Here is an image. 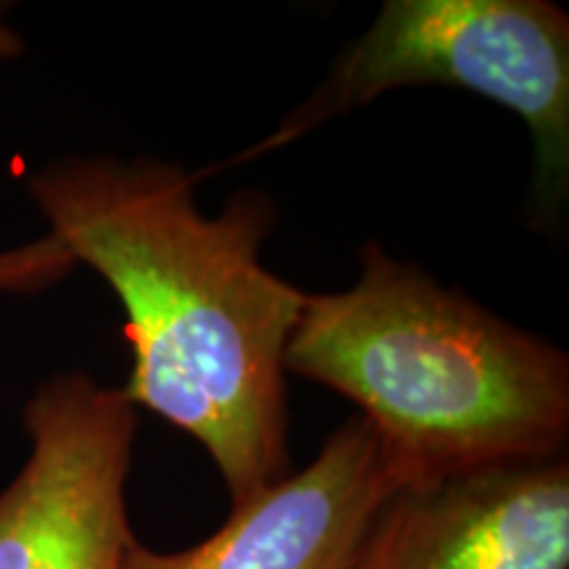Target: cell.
Segmentation results:
<instances>
[{"instance_id":"obj_1","label":"cell","mask_w":569,"mask_h":569,"mask_svg":"<svg viewBox=\"0 0 569 569\" xmlns=\"http://www.w3.org/2000/svg\"><path fill=\"white\" fill-rule=\"evenodd\" d=\"M193 184L174 163L109 156L27 177L53 238L124 306L127 401L196 438L240 507L290 475L284 348L306 293L261 264L264 193L206 217Z\"/></svg>"},{"instance_id":"obj_2","label":"cell","mask_w":569,"mask_h":569,"mask_svg":"<svg viewBox=\"0 0 569 569\" xmlns=\"http://www.w3.org/2000/svg\"><path fill=\"white\" fill-rule=\"evenodd\" d=\"M284 372L351 398L396 490L565 457L569 361L380 243L340 293H306Z\"/></svg>"},{"instance_id":"obj_3","label":"cell","mask_w":569,"mask_h":569,"mask_svg":"<svg viewBox=\"0 0 569 569\" xmlns=\"http://www.w3.org/2000/svg\"><path fill=\"white\" fill-rule=\"evenodd\" d=\"M409 84H453L522 117L536 142L532 203L557 222L569 190V17L546 0H390L322 88L246 159Z\"/></svg>"},{"instance_id":"obj_4","label":"cell","mask_w":569,"mask_h":569,"mask_svg":"<svg viewBox=\"0 0 569 569\" xmlns=\"http://www.w3.org/2000/svg\"><path fill=\"white\" fill-rule=\"evenodd\" d=\"M30 457L0 493V569H122L138 409L82 372L51 377L24 407Z\"/></svg>"},{"instance_id":"obj_5","label":"cell","mask_w":569,"mask_h":569,"mask_svg":"<svg viewBox=\"0 0 569 569\" xmlns=\"http://www.w3.org/2000/svg\"><path fill=\"white\" fill-rule=\"evenodd\" d=\"M348 569H569L567 457L396 490Z\"/></svg>"},{"instance_id":"obj_6","label":"cell","mask_w":569,"mask_h":569,"mask_svg":"<svg viewBox=\"0 0 569 569\" xmlns=\"http://www.w3.org/2000/svg\"><path fill=\"white\" fill-rule=\"evenodd\" d=\"M396 493L367 419H348L317 459L284 475L190 549L134 540L122 569H348L377 511Z\"/></svg>"},{"instance_id":"obj_7","label":"cell","mask_w":569,"mask_h":569,"mask_svg":"<svg viewBox=\"0 0 569 569\" xmlns=\"http://www.w3.org/2000/svg\"><path fill=\"white\" fill-rule=\"evenodd\" d=\"M77 267L69 248L53 234L0 251V293H38L61 282Z\"/></svg>"},{"instance_id":"obj_8","label":"cell","mask_w":569,"mask_h":569,"mask_svg":"<svg viewBox=\"0 0 569 569\" xmlns=\"http://www.w3.org/2000/svg\"><path fill=\"white\" fill-rule=\"evenodd\" d=\"M24 51V42L11 27L0 24V59H17V56Z\"/></svg>"}]
</instances>
